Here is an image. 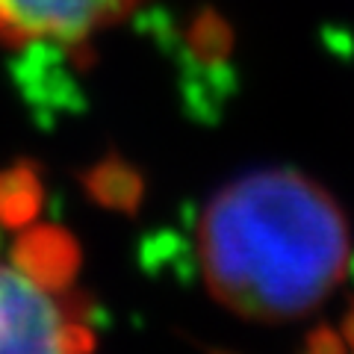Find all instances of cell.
<instances>
[{
	"mask_svg": "<svg viewBox=\"0 0 354 354\" xmlns=\"http://www.w3.org/2000/svg\"><path fill=\"white\" fill-rule=\"evenodd\" d=\"M195 242L213 298L254 322L313 313L351 263L342 207L295 169L251 171L216 192Z\"/></svg>",
	"mask_w": 354,
	"mask_h": 354,
	"instance_id": "obj_1",
	"label": "cell"
},
{
	"mask_svg": "<svg viewBox=\"0 0 354 354\" xmlns=\"http://www.w3.org/2000/svg\"><path fill=\"white\" fill-rule=\"evenodd\" d=\"M92 346L83 307L32 260L0 257V351H77Z\"/></svg>",
	"mask_w": 354,
	"mask_h": 354,
	"instance_id": "obj_2",
	"label": "cell"
},
{
	"mask_svg": "<svg viewBox=\"0 0 354 354\" xmlns=\"http://www.w3.org/2000/svg\"><path fill=\"white\" fill-rule=\"evenodd\" d=\"M139 0H0V36L12 44H80Z\"/></svg>",
	"mask_w": 354,
	"mask_h": 354,
	"instance_id": "obj_3",
	"label": "cell"
}]
</instances>
